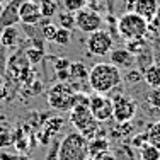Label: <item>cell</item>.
<instances>
[{"label":"cell","instance_id":"11","mask_svg":"<svg viewBox=\"0 0 160 160\" xmlns=\"http://www.w3.org/2000/svg\"><path fill=\"white\" fill-rule=\"evenodd\" d=\"M22 0H10L9 3H5L0 12V31L10 26H16L21 22L19 19V5H21Z\"/></svg>","mask_w":160,"mask_h":160},{"label":"cell","instance_id":"16","mask_svg":"<svg viewBox=\"0 0 160 160\" xmlns=\"http://www.w3.org/2000/svg\"><path fill=\"white\" fill-rule=\"evenodd\" d=\"M16 138V128L7 121H0V147H10Z\"/></svg>","mask_w":160,"mask_h":160},{"label":"cell","instance_id":"34","mask_svg":"<svg viewBox=\"0 0 160 160\" xmlns=\"http://www.w3.org/2000/svg\"><path fill=\"white\" fill-rule=\"evenodd\" d=\"M155 21H157V24L160 26V3H158V9H157V14H155Z\"/></svg>","mask_w":160,"mask_h":160},{"label":"cell","instance_id":"31","mask_svg":"<svg viewBox=\"0 0 160 160\" xmlns=\"http://www.w3.org/2000/svg\"><path fill=\"white\" fill-rule=\"evenodd\" d=\"M142 78H143V73L140 70H135V68L128 70L126 77H124V80L129 82V83H138V82H142Z\"/></svg>","mask_w":160,"mask_h":160},{"label":"cell","instance_id":"7","mask_svg":"<svg viewBox=\"0 0 160 160\" xmlns=\"http://www.w3.org/2000/svg\"><path fill=\"white\" fill-rule=\"evenodd\" d=\"M87 49H89L90 55L94 56H106L112 51L114 48V39L112 36L104 29H99V31L89 34L87 38Z\"/></svg>","mask_w":160,"mask_h":160},{"label":"cell","instance_id":"21","mask_svg":"<svg viewBox=\"0 0 160 160\" xmlns=\"http://www.w3.org/2000/svg\"><path fill=\"white\" fill-rule=\"evenodd\" d=\"M147 142L153 147L160 148V121H155V123L150 124V128L147 129Z\"/></svg>","mask_w":160,"mask_h":160},{"label":"cell","instance_id":"12","mask_svg":"<svg viewBox=\"0 0 160 160\" xmlns=\"http://www.w3.org/2000/svg\"><path fill=\"white\" fill-rule=\"evenodd\" d=\"M109 56H111V63L119 70H123V68L124 70H131L136 65V56L133 53H129L126 48H112Z\"/></svg>","mask_w":160,"mask_h":160},{"label":"cell","instance_id":"26","mask_svg":"<svg viewBox=\"0 0 160 160\" xmlns=\"http://www.w3.org/2000/svg\"><path fill=\"white\" fill-rule=\"evenodd\" d=\"M152 63H155L153 62V58H152V53H150V49H145L143 53H140V55H136V65H138V70L143 72L147 70L148 67H150Z\"/></svg>","mask_w":160,"mask_h":160},{"label":"cell","instance_id":"6","mask_svg":"<svg viewBox=\"0 0 160 160\" xmlns=\"http://www.w3.org/2000/svg\"><path fill=\"white\" fill-rule=\"evenodd\" d=\"M111 99H112V119H116L118 123H129L136 116L138 106L131 97L124 96V94H116Z\"/></svg>","mask_w":160,"mask_h":160},{"label":"cell","instance_id":"28","mask_svg":"<svg viewBox=\"0 0 160 160\" xmlns=\"http://www.w3.org/2000/svg\"><path fill=\"white\" fill-rule=\"evenodd\" d=\"M85 3H87V0H63L65 10H68V12H72V14L82 10L83 7H85Z\"/></svg>","mask_w":160,"mask_h":160},{"label":"cell","instance_id":"35","mask_svg":"<svg viewBox=\"0 0 160 160\" xmlns=\"http://www.w3.org/2000/svg\"><path fill=\"white\" fill-rule=\"evenodd\" d=\"M0 160H2V158H0Z\"/></svg>","mask_w":160,"mask_h":160},{"label":"cell","instance_id":"14","mask_svg":"<svg viewBox=\"0 0 160 160\" xmlns=\"http://www.w3.org/2000/svg\"><path fill=\"white\" fill-rule=\"evenodd\" d=\"M143 80L150 89H160V65L152 63L147 70L143 72Z\"/></svg>","mask_w":160,"mask_h":160},{"label":"cell","instance_id":"17","mask_svg":"<svg viewBox=\"0 0 160 160\" xmlns=\"http://www.w3.org/2000/svg\"><path fill=\"white\" fill-rule=\"evenodd\" d=\"M41 16L44 19H51L58 14V2L56 0H38Z\"/></svg>","mask_w":160,"mask_h":160},{"label":"cell","instance_id":"25","mask_svg":"<svg viewBox=\"0 0 160 160\" xmlns=\"http://www.w3.org/2000/svg\"><path fill=\"white\" fill-rule=\"evenodd\" d=\"M70 78L72 80H82V78H87L89 77V72H87L85 65L83 63H72L70 65Z\"/></svg>","mask_w":160,"mask_h":160},{"label":"cell","instance_id":"32","mask_svg":"<svg viewBox=\"0 0 160 160\" xmlns=\"http://www.w3.org/2000/svg\"><path fill=\"white\" fill-rule=\"evenodd\" d=\"M0 158L2 160H32L24 153H7V152H2V153H0Z\"/></svg>","mask_w":160,"mask_h":160},{"label":"cell","instance_id":"8","mask_svg":"<svg viewBox=\"0 0 160 160\" xmlns=\"http://www.w3.org/2000/svg\"><path fill=\"white\" fill-rule=\"evenodd\" d=\"M102 26V17L97 10L83 7L82 10L75 12V28L78 31L85 32V34H92L101 29Z\"/></svg>","mask_w":160,"mask_h":160},{"label":"cell","instance_id":"33","mask_svg":"<svg viewBox=\"0 0 160 160\" xmlns=\"http://www.w3.org/2000/svg\"><path fill=\"white\" fill-rule=\"evenodd\" d=\"M92 160H116V157L111 153V152H101V153H97V155H94Z\"/></svg>","mask_w":160,"mask_h":160},{"label":"cell","instance_id":"13","mask_svg":"<svg viewBox=\"0 0 160 160\" xmlns=\"http://www.w3.org/2000/svg\"><path fill=\"white\" fill-rule=\"evenodd\" d=\"M157 9H158V2H157V0H135L131 12L138 14L140 17H143L145 21L150 24V22L155 19Z\"/></svg>","mask_w":160,"mask_h":160},{"label":"cell","instance_id":"3","mask_svg":"<svg viewBox=\"0 0 160 160\" xmlns=\"http://www.w3.org/2000/svg\"><path fill=\"white\" fill-rule=\"evenodd\" d=\"M70 123L73 124L75 131L83 135L87 140L101 136L99 135L101 123L94 118V114L90 112L89 106H75V108H72L70 109Z\"/></svg>","mask_w":160,"mask_h":160},{"label":"cell","instance_id":"18","mask_svg":"<svg viewBox=\"0 0 160 160\" xmlns=\"http://www.w3.org/2000/svg\"><path fill=\"white\" fill-rule=\"evenodd\" d=\"M109 150V142L102 136H96V138L89 140V157L101 153V152H108Z\"/></svg>","mask_w":160,"mask_h":160},{"label":"cell","instance_id":"19","mask_svg":"<svg viewBox=\"0 0 160 160\" xmlns=\"http://www.w3.org/2000/svg\"><path fill=\"white\" fill-rule=\"evenodd\" d=\"M129 53H133V55H140V53H143L145 49H148V43H147V38H135V39H128L126 41V46Z\"/></svg>","mask_w":160,"mask_h":160},{"label":"cell","instance_id":"2","mask_svg":"<svg viewBox=\"0 0 160 160\" xmlns=\"http://www.w3.org/2000/svg\"><path fill=\"white\" fill-rule=\"evenodd\" d=\"M89 158V140L78 131L65 135L58 145V160H87Z\"/></svg>","mask_w":160,"mask_h":160},{"label":"cell","instance_id":"27","mask_svg":"<svg viewBox=\"0 0 160 160\" xmlns=\"http://www.w3.org/2000/svg\"><path fill=\"white\" fill-rule=\"evenodd\" d=\"M65 124V119H62V118H53V119H49L46 123V126H44V129H46V135H55L56 131H60V129L63 128Z\"/></svg>","mask_w":160,"mask_h":160},{"label":"cell","instance_id":"30","mask_svg":"<svg viewBox=\"0 0 160 160\" xmlns=\"http://www.w3.org/2000/svg\"><path fill=\"white\" fill-rule=\"evenodd\" d=\"M56 29H58V26H55L53 22H46V24L41 28V34H43V38L46 41H53V36H55Z\"/></svg>","mask_w":160,"mask_h":160},{"label":"cell","instance_id":"1","mask_svg":"<svg viewBox=\"0 0 160 160\" xmlns=\"http://www.w3.org/2000/svg\"><path fill=\"white\" fill-rule=\"evenodd\" d=\"M87 82L96 94H109L121 85L123 75L119 68L114 67L111 62H101L89 70Z\"/></svg>","mask_w":160,"mask_h":160},{"label":"cell","instance_id":"20","mask_svg":"<svg viewBox=\"0 0 160 160\" xmlns=\"http://www.w3.org/2000/svg\"><path fill=\"white\" fill-rule=\"evenodd\" d=\"M140 158L142 160H160V148L145 142L140 147Z\"/></svg>","mask_w":160,"mask_h":160},{"label":"cell","instance_id":"22","mask_svg":"<svg viewBox=\"0 0 160 160\" xmlns=\"http://www.w3.org/2000/svg\"><path fill=\"white\" fill-rule=\"evenodd\" d=\"M53 43H56L58 46H68V44L72 43V31L58 26L55 36H53Z\"/></svg>","mask_w":160,"mask_h":160},{"label":"cell","instance_id":"10","mask_svg":"<svg viewBox=\"0 0 160 160\" xmlns=\"http://www.w3.org/2000/svg\"><path fill=\"white\" fill-rule=\"evenodd\" d=\"M19 19L24 26H39L41 24V10L38 0H22L19 5Z\"/></svg>","mask_w":160,"mask_h":160},{"label":"cell","instance_id":"24","mask_svg":"<svg viewBox=\"0 0 160 160\" xmlns=\"http://www.w3.org/2000/svg\"><path fill=\"white\" fill-rule=\"evenodd\" d=\"M56 16H58V26L60 28L70 29V31L75 28V14L65 10V12H58Z\"/></svg>","mask_w":160,"mask_h":160},{"label":"cell","instance_id":"15","mask_svg":"<svg viewBox=\"0 0 160 160\" xmlns=\"http://www.w3.org/2000/svg\"><path fill=\"white\" fill-rule=\"evenodd\" d=\"M19 43V31L16 26H10L0 31V44L3 48H14Z\"/></svg>","mask_w":160,"mask_h":160},{"label":"cell","instance_id":"4","mask_svg":"<svg viewBox=\"0 0 160 160\" xmlns=\"http://www.w3.org/2000/svg\"><path fill=\"white\" fill-rule=\"evenodd\" d=\"M75 90L68 82H58L49 87L46 92V101L51 109L56 111H70L75 102Z\"/></svg>","mask_w":160,"mask_h":160},{"label":"cell","instance_id":"9","mask_svg":"<svg viewBox=\"0 0 160 160\" xmlns=\"http://www.w3.org/2000/svg\"><path fill=\"white\" fill-rule=\"evenodd\" d=\"M89 109L99 123L112 119V99L106 94H96L89 97Z\"/></svg>","mask_w":160,"mask_h":160},{"label":"cell","instance_id":"23","mask_svg":"<svg viewBox=\"0 0 160 160\" xmlns=\"http://www.w3.org/2000/svg\"><path fill=\"white\" fill-rule=\"evenodd\" d=\"M43 58H44V49L41 46H32L26 49V60H28L29 65H38Z\"/></svg>","mask_w":160,"mask_h":160},{"label":"cell","instance_id":"5","mask_svg":"<svg viewBox=\"0 0 160 160\" xmlns=\"http://www.w3.org/2000/svg\"><path fill=\"white\" fill-rule=\"evenodd\" d=\"M148 22L135 12H126L118 21V31L124 41L135 39V38H145L148 32Z\"/></svg>","mask_w":160,"mask_h":160},{"label":"cell","instance_id":"29","mask_svg":"<svg viewBox=\"0 0 160 160\" xmlns=\"http://www.w3.org/2000/svg\"><path fill=\"white\" fill-rule=\"evenodd\" d=\"M147 102L152 108L160 109V89H150V92L147 94Z\"/></svg>","mask_w":160,"mask_h":160}]
</instances>
